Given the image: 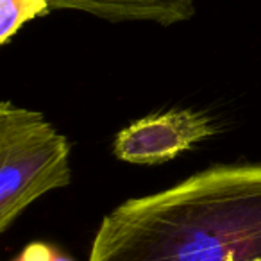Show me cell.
Listing matches in <instances>:
<instances>
[{
	"label": "cell",
	"instance_id": "obj_6",
	"mask_svg": "<svg viewBox=\"0 0 261 261\" xmlns=\"http://www.w3.org/2000/svg\"><path fill=\"white\" fill-rule=\"evenodd\" d=\"M16 261H66L59 256L52 247L43 245V243H33L29 245Z\"/></svg>",
	"mask_w": 261,
	"mask_h": 261
},
{
	"label": "cell",
	"instance_id": "obj_5",
	"mask_svg": "<svg viewBox=\"0 0 261 261\" xmlns=\"http://www.w3.org/2000/svg\"><path fill=\"white\" fill-rule=\"evenodd\" d=\"M52 0H0V43H9L29 20L50 11Z\"/></svg>",
	"mask_w": 261,
	"mask_h": 261
},
{
	"label": "cell",
	"instance_id": "obj_4",
	"mask_svg": "<svg viewBox=\"0 0 261 261\" xmlns=\"http://www.w3.org/2000/svg\"><path fill=\"white\" fill-rule=\"evenodd\" d=\"M52 9H72L108 22H154L160 25L190 20L195 0H52Z\"/></svg>",
	"mask_w": 261,
	"mask_h": 261
},
{
	"label": "cell",
	"instance_id": "obj_1",
	"mask_svg": "<svg viewBox=\"0 0 261 261\" xmlns=\"http://www.w3.org/2000/svg\"><path fill=\"white\" fill-rule=\"evenodd\" d=\"M88 261H261V165L207 168L120 204Z\"/></svg>",
	"mask_w": 261,
	"mask_h": 261
},
{
	"label": "cell",
	"instance_id": "obj_3",
	"mask_svg": "<svg viewBox=\"0 0 261 261\" xmlns=\"http://www.w3.org/2000/svg\"><path fill=\"white\" fill-rule=\"evenodd\" d=\"M213 120L193 109L154 113L116 135L115 156L133 165H161L215 135Z\"/></svg>",
	"mask_w": 261,
	"mask_h": 261
},
{
	"label": "cell",
	"instance_id": "obj_2",
	"mask_svg": "<svg viewBox=\"0 0 261 261\" xmlns=\"http://www.w3.org/2000/svg\"><path fill=\"white\" fill-rule=\"evenodd\" d=\"M72 181L70 145L43 113L0 106V231L41 195Z\"/></svg>",
	"mask_w": 261,
	"mask_h": 261
}]
</instances>
